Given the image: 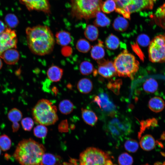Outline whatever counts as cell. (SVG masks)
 <instances>
[{
	"label": "cell",
	"instance_id": "6da1fadb",
	"mask_svg": "<svg viewBox=\"0 0 165 165\" xmlns=\"http://www.w3.org/2000/svg\"><path fill=\"white\" fill-rule=\"evenodd\" d=\"M26 32L28 46L33 53L44 56L52 52L55 40L49 27L41 25L28 27Z\"/></svg>",
	"mask_w": 165,
	"mask_h": 165
},
{
	"label": "cell",
	"instance_id": "7a4b0ae2",
	"mask_svg": "<svg viewBox=\"0 0 165 165\" xmlns=\"http://www.w3.org/2000/svg\"><path fill=\"white\" fill-rule=\"evenodd\" d=\"M45 149L41 144L29 138L18 144L13 156L21 165H39Z\"/></svg>",
	"mask_w": 165,
	"mask_h": 165
},
{
	"label": "cell",
	"instance_id": "3957f363",
	"mask_svg": "<svg viewBox=\"0 0 165 165\" xmlns=\"http://www.w3.org/2000/svg\"><path fill=\"white\" fill-rule=\"evenodd\" d=\"M57 109L49 100L42 99L38 101L32 109L35 122L45 126L54 124L58 120Z\"/></svg>",
	"mask_w": 165,
	"mask_h": 165
},
{
	"label": "cell",
	"instance_id": "277c9868",
	"mask_svg": "<svg viewBox=\"0 0 165 165\" xmlns=\"http://www.w3.org/2000/svg\"><path fill=\"white\" fill-rule=\"evenodd\" d=\"M139 62L133 54L124 50L115 58L113 64L117 75L133 79L139 69Z\"/></svg>",
	"mask_w": 165,
	"mask_h": 165
},
{
	"label": "cell",
	"instance_id": "5b68a950",
	"mask_svg": "<svg viewBox=\"0 0 165 165\" xmlns=\"http://www.w3.org/2000/svg\"><path fill=\"white\" fill-rule=\"evenodd\" d=\"M102 3V0H72V14L79 19L94 17L101 11Z\"/></svg>",
	"mask_w": 165,
	"mask_h": 165
},
{
	"label": "cell",
	"instance_id": "8992f818",
	"mask_svg": "<svg viewBox=\"0 0 165 165\" xmlns=\"http://www.w3.org/2000/svg\"><path fill=\"white\" fill-rule=\"evenodd\" d=\"M116 12L124 17L130 19L131 13L146 9H151L154 0H116Z\"/></svg>",
	"mask_w": 165,
	"mask_h": 165
},
{
	"label": "cell",
	"instance_id": "52a82bcc",
	"mask_svg": "<svg viewBox=\"0 0 165 165\" xmlns=\"http://www.w3.org/2000/svg\"><path fill=\"white\" fill-rule=\"evenodd\" d=\"M80 165H114L110 156L98 148H88L81 153Z\"/></svg>",
	"mask_w": 165,
	"mask_h": 165
},
{
	"label": "cell",
	"instance_id": "ba28073f",
	"mask_svg": "<svg viewBox=\"0 0 165 165\" xmlns=\"http://www.w3.org/2000/svg\"><path fill=\"white\" fill-rule=\"evenodd\" d=\"M148 52L151 62H165V35H160L154 38L150 43Z\"/></svg>",
	"mask_w": 165,
	"mask_h": 165
},
{
	"label": "cell",
	"instance_id": "9c48e42d",
	"mask_svg": "<svg viewBox=\"0 0 165 165\" xmlns=\"http://www.w3.org/2000/svg\"><path fill=\"white\" fill-rule=\"evenodd\" d=\"M17 39L15 31L7 28L0 33V56L5 50L16 47Z\"/></svg>",
	"mask_w": 165,
	"mask_h": 165
},
{
	"label": "cell",
	"instance_id": "30bf717a",
	"mask_svg": "<svg viewBox=\"0 0 165 165\" xmlns=\"http://www.w3.org/2000/svg\"><path fill=\"white\" fill-rule=\"evenodd\" d=\"M108 124V129L111 133L115 136H119L126 135L130 130V127L129 123L124 121L122 122L119 119H114Z\"/></svg>",
	"mask_w": 165,
	"mask_h": 165
},
{
	"label": "cell",
	"instance_id": "8fae6325",
	"mask_svg": "<svg viewBox=\"0 0 165 165\" xmlns=\"http://www.w3.org/2000/svg\"><path fill=\"white\" fill-rule=\"evenodd\" d=\"M29 10H36L46 13L50 12V7L48 0H20Z\"/></svg>",
	"mask_w": 165,
	"mask_h": 165
},
{
	"label": "cell",
	"instance_id": "7c38bea8",
	"mask_svg": "<svg viewBox=\"0 0 165 165\" xmlns=\"http://www.w3.org/2000/svg\"><path fill=\"white\" fill-rule=\"evenodd\" d=\"M99 64L97 72L103 77L110 78L117 75L113 63L111 61L102 59L97 60Z\"/></svg>",
	"mask_w": 165,
	"mask_h": 165
},
{
	"label": "cell",
	"instance_id": "4fadbf2b",
	"mask_svg": "<svg viewBox=\"0 0 165 165\" xmlns=\"http://www.w3.org/2000/svg\"><path fill=\"white\" fill-rule=\"evenodd\" d=\"M93 102L96 103L101 108L112 113L115 109V107L110 101L107 95L105 93L101 94L99 96H96Z\"/></svg>",
	"mask_w": 165,
	"mask_h": 165
},
{
	"label": "cell",
	"instance_id": "5bb4252c",
	"mask_svg": "<svg viewBox=\"0 0 165 165\" xmlns=\"http://www.w3.org/2000/svg\"><path fill=\"white\" fill-rule=\"evenodd\" d=\"M0 57L6 64H14L18 61L20 55L18 52L15 48H11L5 51Z\"/></svg>",
	"mask_w": 165,
	"mask_h": 165
},
{
	"label": "cell",
	"instance_id": "9a60e30c",
	"mask_svg": "<svg viewBox=\"0 0 165 165\" xmlns=\"http://www.w3.org/2000/svg\"><path fill=\"white\" fill-rule=\"evenodd\" d=\"M81 115L84 121L91 126L95 125L97 121L98 118L97 115L92 110L82 108Z\"/></svg>",
	"mask_w": 165,
	"mask_h": 165
},
{
	"label": "cell",
	"instance_id": "2e32d148",
	"mask_svg": "<svg viewBox=\"0 0 165 165\" xmlns=\"http://www.w3.org/2000/svg\"><path fill=\"white\" fill-rule=\"evenodd\" d=\"M63 72V69L55 65H53L48 69L47 75L49 79L52 82H57L61 79Z\"/></svg>",
	"mask_w": 165,
	"mask_h": 165
},
{
	"label": "cell",
	"instance_id": "e0dca14e",
	"mask_svg": "<svg viewBox=\"0 0 165 165\" xmlns=\"http://www.w3.org/2000/svg\"><path fill=\"white\" fill-rule=\"evenodd\" d=\"M61 159L58 156L50 153H44L40 165H62Z\"/></svg>",
	"mask_w": 165,
	"mask_h": 165
},
{
	"label": "cell",
	"instance_id": "ac0fdd59",
	"mask_svg": "<svg viewBox=\"0 0 165 165\" xmlns=\"http://www.w3.org/2000/svg\"><path fill=\"white\" fill-rule=\"evenodd\" d=\"M140 145L142 149L149 151L154 148L156 142L151 135L146 134L141 137L140 141Z\"/></svg>",
	"mask_w": 165,
	"mask_h": 165
},
{
	"label": "cell",
	"instance_id": "d6986e66",
	"mask_svg": "<svg viewBox=\"0 0 165 165\" xmlns=\"http://www.w3.org/2000/svg\"><path fill=\"white\" fill-rule=\"evenodd\" d=\"M57 43L62 46H66L69 44L72 40L71 34L65 31H61L57 32L55 35Z\"/></svg>",
	"mask_w": 165,
	"mask_h": 165
},
{
	"label": "cell",
	"instance_id": "ffe728a7",
	"mask_svg": "<svg viewBox=\"0 0 165 165\" xmlns=\"http://www.w3.org/2000/svg\"><path fill=\"white\" fill-rule=\"evenodd\" d=\"M77 87L78 90L81 93L87 94L92 90L93 85L92 82L90 79L83 78L79 81Z\"/></svg>",
	"mask_w": 165,
	"mask_h": 165
},
{
	"label": "cell",
	"instance_id": "44dd1931",
	"mask_svg": "<svg viewBox=\"0 0 165 165\" xmlns=\"http://www.w3.org/2000/svg\"><path fill=\"white\" fill-rule=\"evenodd\" d=\"M103 46L102 42L99 40L98 43L92 47L90 54L93 59L98 60L104 57L105 52Z\"/></svg>",
	"mask_w": 165,
	"mask_h": 165
},
{
	"label": "cell",
	"instance_id": "7402d4cb",
	"mask_svg": "<svg viewBox=\"0 0 165 165\" xmlns=\"http://www.w3.org/2000/svg\"><path fill=\"white\" fill-rule=\"evenodd\" d=\"M165 105L163 100L158 97H154L151 98L148 102L149 108L155 112H158L162 111L164 108Z\"/></svg>",
	"mask_w": 165,
	"mask_h": 165
},
{
	"label": "cell",
	"instance_id": "603a6c76",
	"mask_svg": "<svg viewBox=\"0 0 165 165\" xmlns=\"http://www.w3.org/2000/svg\"><path fill=\"white\" fill-rule=\"evenodd\" d=\"M84 34L88 40L91 41H93L97 38L99 35V31L96 26L90 24L86 27Z\"/></svg>",
	"mask_w": 165,
	"mask_h": 165
},
{
	"label": "cell",
	"instance_id": "cb8c5ba5",
	"mask_svg": "<svg viewBox=\"0 0 165 165\" xmlns=\"http://www.w3.org/2000/svg\"><path fill=\"white\" fill-rule=\"evenodd\" d=\"M96 18L94 21V25L97 27H105L109 26L111 23L110 19L104 14L100 11L97 13Z\"/></svg>",
	"mask_w": 165,
	"mask_h": 165
},
{
	"label": "cell",
	"instance_id": "d4e9b609",
	"mask_svg": "<svg viewBox=\"0 0 165 165\" xmlns=\"http://www.w3.org/2000/svg\"><path fill=\"white\" fill-rule=\"evenodd\" d=\"M128 26V21L124 18L121 16L117 17L113 24V27L114 29L119 32H123L126 31Z\"/></svg>",
	"mask_w": 165,
	"mask_h": 165
},
{
	"label": "cell",
	"instance_id": "484cf974",
	"mask_svg": "<svg viewBox=\"0 0 165 165\" xmlns=\"http://www.w3.org/2000/svg\"><path fill=\"white\" fill-rule=\"evenodd\" d=\"M74 108L72 103L67 99L64 100L60 102L59 105V109L60 112L64 115L71 113Z\"/></svg>",
	"mask_w": 165,
	"mask_h": 165
},
{
	"label": "cell",
	"instance_id": "4316f807",
	"mask_svg": "<svg viewBox=\"0 0 165 165\" xmlns=\"http://www.w3.org/2000/svg\"><path fill=\"white\" fill-rule=\"evenodd\" d=\"M105 44L108 49L115 50L119 46L120 41L116 36L113 34H111L106 38L105 41Z\"/></svg>",
	"mask_w": 165,
	"mask_h": 165
},
{
	"label": "cell",
	"instance_id": "83f0119b",
	"mask_svg": "<svg viewBox=\"0 0 165 165\" xmlns=\"http://www.w3.org/2000/svg\"><path fill=\"white\" fill-rule=\"evenodd\" d=\"M158 84L156 81L152 78L147 79L143 84V88L148 93H154L158 89Z\"/></svg>",
	"mask_w": 165,
	"mask_h": 165
},
{
	"label": "cell",
	"instance_id": "f1b7e54d",
	"mask_svg": "<svg viewBox=\"0 0 165 165\" xmlns=\"http://www.w3.org/2000/svg\"><path fill=\"white\" fill-rule=\"evenodd\" d=\"M76 47L79 52L85 53L88 52L91 49V46L89 42L84 39H80L76 43Z\"/></svg>",
	"mask_w": 165,
	"mask_h": 165
},
{
	"label": "cell",
	"instance_id": "f546056e",
	"mask_svg": "<svg viewBox=\"0 0 165 165\" xmlns=\"http://www.w3.org/2000/svg\"><path fill=\"white\" fill-rule=\"evenodd\" d=\"M94 69L93 64L87 61L81 62L79 66L80 71L84 75H88L91 74L94 71Z\"/></svg>",
	"mask_w": 165,
	"mask_h": 165
},
{
	"label": "cell",
	"instance_id": "4dcf8cb0",
	"mask_svg": "<svg viewBox=\"0 0 165 165\" xmlns=\"http://www.w3.org/2000/svg\"><path fill=\"white\" fill-rule=\"evenodd\" d=\"M22 117L21 112L16 108L11 109L8 114V117L11 121L13 122H18L20 121Z\"/></svg>",
	"mask_w": 165,
	"mask_h": 165
},
{
	"label": "cell",
	"instance_id": "1f68e13d",
	"mask_svg": "<svg viewBox=\"0 0 165 165\" xmlns=\"http://www.w3.org/2000/svg\"><path fill=\"white\" fill-rule=\"evenodd\" d=\"M116 5L114 0H106L103 3L101 9L103 12L110 13L114 11L116 8Z\"/></svg>",
	"mask_w": 165,
	"mask_h": 165
},
{
	"label": "cell",
	"instance_id": "d6a6232c",
	"mask_svg": "<svg viewBox=\"0 0 165 165\" xmlns=\"http://www.w3.org/2000/svg\"><path fill=\"white\" fill-rule=\"evenodd\" d=\"M48 132V129L44 125L40 124L36 126L33 130V133L36 137L44 138L46 137Z\"/></svg>",
	"mask_w": 165,
	"mask_h": 165
},
{
	"label": "cell",
	"instance_id": "836d02e7",
	"mask_svg": "<svg viewBox=\"0 0 165 165\" xmlns=\"http://www.w3.org/2000/svg\"><path fill=\"white\" fill-rule=\"evenodd\" d=\"M124 146L127 151L130 152H134L138 150L139 145L136 140L129 139L125 141Z\"/></svg>",
	"mask_w": 165,
	"mask_h": 165
},
{
	"label": "cell",
	"instance_id": "e575fe53",
	"mask_svg": "<svg viewBox=\"0 0 165 165\" xmlns=\"http://www.w3.org/2000/svg\"><path fill=\"white\" fill-rule=\"evenodd\" d=\"M133 162L132 157L126 152L121 154L118 158V162L119 165H132Z\"/></svg>",
	"mask_w": 165,
	"mask_h": 165
},
{
	"label": "cell",
	"instance_id": "d590c367",
	"mask_svg": "<svg viewBox=\"0 0 165 165\" xmlns=\"http://www.w3.org/2000/svg\"><path fill=\"white\" fill-rule=\"evenodd\" d=\"M11 145V141L10 138L6 134L0 136V148L3 151L9 150Z\"/></svg>",
	"mask_w": 165,
	"mask_h": 165
},
{
	"label": "cell",
	"instance_id": "8d00e7d4",
	"mask_svg": "<svg viewBox=\"0 0 165 165\" xmlns=\"http://www.w3.org/2000/svg\"><path fill=\"white\" fill-rule=\"evenodd\" d=\"M5 20L8 26L11 28H14L16 27L19 23L16 16L12 13H9L6 15Z\"/></svg>",
	"mask_w": 165,
	"mask_h": 165
},
{
	"label": "cell",
	"instance_id": "74e56055",
	"mask_svg": "<svg viewBox=\"0 0 165 165\" xmlns=\"http://www.w3.org/2000/svg\"><path fill=\"white\" fill-rule=\"evenodd\" d=\"M122 84V81L121 79L116 80L112 79L108 83V88L115 93H119L120 86Z\"/></svg>",
	"mask_w": 165,
	"mask_h": 165
},
{
	"label": "cell",
	"instance_id": "f35d334b",
	"mask_svg": "<svg viewBox=\"0 0 165 165\" xmlns=\"http://www.w3.org/2000/svg\"><path fill=\"white\" fill-rule=\"evenodd\" d=\"M21 123L23 129L27 131H30L34 124L33 120L30 117H26L23 119Z\"/></svg>",
	"mask_w": 165,
	"mask_h": 165
},
{
	"label": "cell",
	"instance_id": "ab89813d",
	"mask_svg": "<svg viewBox=\"0 0 165 165\" xmlns=\"http://www.w3.org/2000/svg\"><path fill=\"white\" fill-rule=\"evenodd\" d=\"M137 42L140 46L145 47L149 44L150 39L149 37L146 34H141L137 37Z\"/></svg>",
	"mask_w": 165,
	"mask_h": 165
},
{
	"label": "cell",
	"instance_id": "60d3db41",
	"mask_svg": "<svg viewBox=\"0 0 165 165\" xmlns=\"http://www.w3.org/2000/svg\"><path fill=\"white\" fill-rule=\"evenodd\" d=\"M131 47L133 51L137 55L140 59L143 61L145 56L137 42H134L131 44Z\"/></svg>",
	"mask_w": 165,
	"mask_h": 165
},
{
	"label": "cell",
	"instance_id": "b9f144b4",
	"mask_svg": "<svg viewBox=\"0 0 165 165\" xmlns=\"http://www.w3.org/2000/svg\"><path fill=\"white\" fill-rule=\"evenodd\" d=\"M59 131L61 132H66L68 131V124L66 120L62 121L58 126Z\"/></svg>",
	"mask_w": 165,
	"mask_h": 165
},
{
	"label": "cell",
	"instance_id": "7bdbcfd3",
	"mask_svg": "<svg viewBox=\"0 0 165 165\" xmlns=\"http://www.w3.org/2000/svg\"><path fill=\"white\" fill-rule=\"evenodd\" d=\"M72 49L70 46H64L61 50V53L64 57L69 56L72 54Z\"/></svg>",
	"mask_w": 165,
	"mask_h": 165
},
{
	"label": "cell",
	"instance_id": "ee69618b",
	"mask_svg": "<svg viewBox=\"0 0 165 165\" xmlns=\"http://www.w3.org/2000/svg\"><path fill=\"white\" fill-rule=\"evenodd\" d=\"M20 126V124L18 122H13L12 125L13 131L14 132H16L19 130Z\"/></svg>",
	"mask_w": 165,
	"mask_h": 165
},
{
	"label": "cell",
	"instance_id": "f6af8a7d",
	"mask_svg": "<svg viewBox=\"0 0 165 165\" xmlns=\"http://www.w3.org/2000/svg\"><path fill=\"white\" fill-rule=\"evenodd\" d=\"M63 165H80L78 164L76 162L75 160L71 159L69 162H64Z\"/></svg>",
	"mask_w": 165,
	"mask_h": 165
},
{
	"label": "cell",
	"instance_id": "bcb514c9",
	"mask_svg": "<svg viewBox=\"0 0 165 165\" xmlns=\"http://www.w3.org/2000/svg\"><path fill=\"white\" fill-rule=\"evenodd\" d=\"M7 28L4 23L0 20V33L4 32Z\"/></svg>",
	"mask_w": 165,
	"mask_h": 165
},
{
	"label": "cell",
	"instance_id": "7dc6e473",
	"mask_svg": "<svg viewBox=\"0 0 165 165\" xmlns=\"http://www.w3.org/2000/svg\"><path fill=\"white\" fill-rule=\"evenodd\" d=\"M58 90L56 88V87H54L52 89V91L55 94H56L57 93V92H58Z\"/></svg>",
	"mask_w": 165,
	"mask_h": 165
},
{
	"label": "cell",
	"instance_id": "c3c4849f",
	"mask_svg": "<svg viewBox=\"0 0 165 165\" xmlns=\"http://www.w3.org/2000/svg\"><path fill=\"white\" fill-rule=\"evenodd\" d=\"M154 165H165V162L163 163H161L160 162H157L155 163Z\"/></svg>",
	"mask_w": 165,
	"mask_h": 165
},
{
	"label": "cell",
	"instance_id": "681fc988",
	"mask_svg": "<svg viewBox=\"0 0 165 165\" xmlns=\"http://www.w3.org/2000/svg\"><path fill=\"white\" fill-rule=\"evenodd\" d=\"M2 66V63L1 59L0 58V69L1 68Z\"/></svg>",
	"mask_w": 165,
	"mask_h": 165
},
{
	"label": "cell",
	"instance_id": "f907efd6",
	"mask_svg": "<svg viewBox=\"0 0 165 165\" xmlns=\"http://www.w3.org/2000/svg\"><path fill=\"white\" fill-rule=\"evenodd\" d=\"M1 148H0V155L1 154Z\"/></svg>",
	"mask_w": 165,
	"mask_h": 165
},
{
	"label": "cell",
	"instance_id": "816d5d0a",
	"mask_svg": "<svg viewBox=\"0 0 165 165\" xmlns=\"http://www.w3.org/2000/svg\"><path fill=\"white\" fill-rule=\"evenodd\" d=\"M150 165L148 164H143V165Z\"/></svg>",
	"mask_w": 165,
	"mask_h": 165
},
{
	"label": "cell",
	"instance_id": "f5cc1de1",
	"mask_svg": "<svg viewBox=\"0 0 165 165\" xmlns=\"http://www.w3.org/2000/svg\"><path fill=\"white\" fill-rule=\"evenodd\" d=\"M115 0V1H116V0Z\"/></svg>",
	"mask_w": 165,
	"mask_h": 165
},
{
	"label": "cell",
	"instance_id": "db71d44e",
	"mask_svg": "<svg viewBox=\"0 0 165 165\" xmlns=\"http://www.w3.org/2000/svg\"></svg>",
	"mask_w": 165,
	"mask_h": 165
}]
</instances>
